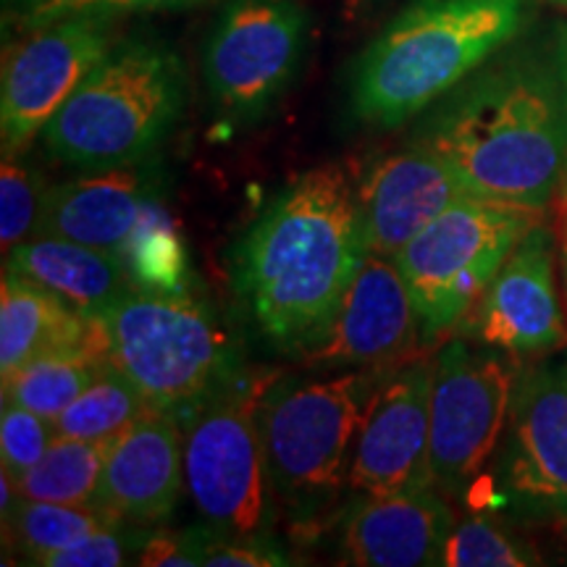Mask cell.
<instances>
[{"label":"cell","mask_w":567,"mask_h":567,"mask_svg":"<svg viewBox=\"0 0 567 567\" xmlns=\"http://www.w3.org/2000/svg\"><path fill=\"white\" fill-rule=\"evenodd\" d=\"M122 260L130 268L134 287L184 292V274H187L184 250L161 200L145 210Z\"/></svg>","instance_id":"484cf974"},{"label":"cell","mask_w":567,"mask_h":567,"mask_svg":"<svg viewBox=\"0 0 567 567\" xmlns=\"http://www.w3.org/2000/svg\"><path fill=\"white\" fill-rule=\"evenodd\" d=\"M258 392L243 375L179 417L184 486L224 536L274 534L279 505L255 417Z\"/></svg>","instance_id":"ba28073f"},{"label":"cell","mask_w":567,"mask_h":567,"mask_svg":"<svg viewBox=\"0 0 567 567\" xmlns=\"http://www.w3.org/2000/svg\"><path fill=\"white\" fill-rule=\"evenodd\" d=\"M467 195L544 210L567 168V19L534 17L410 122Z\"/></svg>","instance_id":"6da1fadb"},{"label":"cell","mask_w":567,"mask_h":567,"mask_svg":"<svg viewBox=\"0 0 567 567\" xmlns=\"http://www.w3.org/2000/svg\"><path fill=\"white\" fill-rule=\"evenodd\" d=\"M563 184H565V195H567V168H565V176H563Z\"/></svg>","instance_id":"74e56055"},{"label":"cell","mask_w":567,"mask_h":567,"mask_svg":"<svg viewBox=\"0 0 567 567\" xmlns=\"http://www.w3.org/2000/svg\"><path fill=\"white\" fill-rule=\"evenodd\" d=\"M436 358H410L381 373L360 425L347 488L394 494L436 488L431 471V386Z\"/></svg>","instance_id":"4fadbf2b"},{"label":"cell","mask_w":567,"mask_h":567,"mask_svg":"<svg viewBox=\"0 0 567 567\" xmlns=\"http://www.w3.org/2000/svg\"><path fill=\"white\" fill-rule=\"evenodd\" d=\"M563 268H565V289H567V224L563 234Z\"/></svg>","instance_id":"d590c367"},{"label":"cell","mask_w":567,"mask_h":567,"mask_svg":"<svg viewBox=\"0 0 567 567\" xmlns=\"http://www.w3.org/2000/svg\"><path fill=\"white\" fill-rule=\"evenodd\" d=\"M384 3H389V0H342V9L347 19H363Z\"/></svg>","instance_id":"836d02e7"},{"label":"cell","mask_w":567,"mask_h":567,"mask_svg":"<svg viewBox=\"0 0 567 567\" xmlns=\"http://www.w3.org/2000/svg\"><path fill=\"white\" fill-rule=\"evenodd\" d=\"M292 565L287 549L274 534L250 536H218L213 544L205 567H281Z\"/></svg>","instance_id":"d6a6232c"},{"label":"cell","mask_w":567,"mask_h":567,"mask_svg":"<svg viewBox=\"0 0 567 567\" xmlns=\"http://www.w3.org/2000/svg\"><path fill=\"white\" fill-rule=\"evenodd\" d=\"M534 17V0H408L354 55L352 116L375 130L410 124Z\"/></svg>","instance_id":"3957f363"},{"label":"cell","mask_w":567,"mask_h":567,"mask_svg":"<svg viewBox=\"0 0 567 567\" xmlns=\"http://www.w3.org/2000/svg\"><path fill=\"white\" fill-rule=\"evenodd\" d=\"M308 34L302 0H221L203 42V82L218 122H260L292 87Z\"/></svg>","instance_id":"9c48e42d"},{"label":"cell","mask_w":567,"mask_h":567,"mask_svg":"<svg viewBox=\"0 0 567 567\" xmlns=\"http://www.w3.org/2000/svg\"><path fill=\"white\" fill-rule=\"evenodd\" d=\"M184 488V439L174 413L147 410L111 439L97 507L116 520L137 526L166 520Z\"/></svg>","instance_id":"e0dca14e"},{"label":"cell","mask_w":567,"mask_h":567,"mask_svg":"<svg viewBox=\"0 0 567 567\" xmlns=\"http://www.w3.org/2000/svg\"><path fill=\"white\" fill-rule=\"evenodd\" d=\"M471 331L478 342L515 358L547 354L567 342L555 281V237L536 221L473 305Z\"/></svg>","instance_id":"9a60e30c"},{"label":"cell","mask_w":567,"mask_h":567,"mask_svg":"<svg viewBox=\"0 0 567 567\" xmlns=\"http://www.w3.org/2000/svg\"><path fill=\"white\" fill-rule=\"evenodd\" d=\"M565 534H567V520H565Z\"/></svg>","instance_id":"f35d334b"},{"label":"cell","mask_w":567,"mask_h":567,"mask_svg":"<svg viewBox=\"0 0 567 567\" xmlns=\"http://www.w3.org/2000/svg\"><path fill=\"white\" fill-rule=\"evenodd\" d=\"M538 213L467 195L394 255L425 344L465 321Z\"/></svg>","instance_id":"52a82bcc"},{"label":"cell","mask_w":567,"mask_h":567,"mask_svg":"<svg viewBox=\"0 0 567 567\" xmlns=\"http://www.w3.org/2000/svg\"><path fill=\"white\" fill-rule=\"evenodd\" d=\"M97 323L45 287L6 268L0 287V375L11 379L27 363L90 342Z\"/></svg>","instance_id":"44dd1931"},{"label":"cell","mask_w":567,"mask_h":567,"mask_svg":"<svg viewBox=\"0 0 567 567\" xmlns=\"http://www.w3.org/2000/svg\"><path fill=\"white\" fill-rule=\"evenodd\" d=\"M151 408L145 394L118 368L109 365L63 413L55 417V434L84 442H105L122 434Z\"/></svg>","instance_id":"d4e9b609"},{"label":"cell","mask_w":567,"mask_h":567,"mask_svg":"<svg viewBox=\"0 0 567 567\" xmlns=\"http://www.w3.org/2000/svg\"><path fill=\"white\" fill-rule=\"evenodd\" d=\"M105 442L55 436L42 460L24 476L13 478L21 499L59 502V505H97L101 478L109 455Z\"/></svg>","instance_id":"603a6c76"},{"label":"cell","mask_w":567,"mask_h":567,"mask_svg":"<svg viewBox=\"0 0 567 567\" xmlns=\"http://www.w3.org/2000/svg\"><path fill=\"white\" fill-rule=\"evenodd\" d=\"M467 197L465 184L442 155L405 140L371 166L358 187L365 250L394 258L431 221Z\"/></svg>","instance_id":"2e32d148"},{"label":"cell","mask_w":567,"mask_h":567,"mask_svg":"<svg viewBox=\"0 0 567 567\" xmlns=\"http://www.w3.org/2000/svg\"><path fill=\"white\" fill-rule=\"evenodd\" d=\"M492 505L523 526L567 520V347L520 368L494 455Z\"/></svg>","instance_id":"30bf717a"},{"label":"cell","mask_w":567,"mask_h":567,"mask_svg":"<svg viewBox=\"0 0 567 567\" xmlns=\"http://www.w3.org/2000/svg\"><path fill=\"white\" fill-rule=\"evenodd\" d=\"M109 363L176 417L243 379L237 354L208 305L184 292L134 287L95 318Z\"/></svg>","instance_id":"8992f818"},{"label":"cell","mask_w":567,"mask_h":567,"mask_svg":"<svg viewBox=\"0 0 567 567\" xmlns=\"http://www.w3.org/2000/svg\"><path fill=\"white\" fill-rule=\"evenodd\" d=\"M116 24L118 19L101 13H74L21 30L24 34L6 51L0 82L3 155L24 153L42 137L71 92L118 40Z\"/></svg>","instance_id":"7c38bea8"},{"label":"cell","mask_w":567,"mask_h":567,"mask_svg":"<svg viewBox=\"0 0 567 567\" xmlns=\"http://www.w3.org/2000/svg\"><path fill=\"white\" fill-rule=\"evenodd\" d=\"M417 339L421 318L394 258L368 252L331 323L292 358L326 371H389L413 358Z\"/></svg>","instance_id":"5bb4252c"},{"label":"cell","mask_w":567,"mask_h":567,"mask_svg":"<svg viewBox=\"0 0 567 567\" xmlns=\"http://www.w3.org/2000/svg\"><path fill=\"white\" fill-rule=\"evenodd\" d=\"M42 0H3L6 11L17 13V17H21V13H27L30 9H34V6H40Z\"/></svg>","instance_id":"e575fe53"},{"label":"cell","mask_w":567,"mask_h":567,"mask_svg":"<svg viewBox=\"0 0 567 567\" xmlns=\"http://www.w3.org/2000/svg\"><path fill=\"white\" fill-rule=\"evenodd\" d=\"M147 534H151L147 526L118 520L109 528L84 536L82 542L71 544L66 549L42 557L38 565L42 567H118V565H126V559L130 557L137 559Z\"/></svg>","instance_id":"f1b7e54d"},{"label":"cell","mask_w":567,"mask_h":567,"mask_svg":"<svg viewBox=\"0 0 567 567\" xmlns=\"http://www.w3.org/2000/svg\"><path fill=\"white\" fill-rule=\"evenodd\" d=\"M210 0H42L27 13H21V30L51 24L55 19L74 17V13H101V17L122 19L130 13H155V11H187Z\"/></svg>","instance_id":"4dcf8cb0"},{"label":"cell","mask_w":567,"mask_h":567,"mask_svg":"<svg viewBox=\"0 0 567 567\" xmlns=\"http://www.w3.org/2000/svg\"><path fill=\"white\" fill-rule=\"evenodd\" d=\"M118 523L97 505H59V502L21 499L6 517V534H11L13 547L27 563L38 565L42 557L53 555ZM126 523V520H124Z\"/></svg>","instance_id":"cb8c5ba5"},{"label":"cell","mask_w":567,"mask_h":567,"mask_svg":"<svg viewBox=\"0 0 567 567\" xmlns=\"http://www.w3.org/2000/svg\"><path fill=\"white\" fill-rule=\"evenodd\" d=\"M455 517L439 488L363 494L339 520V559L358 567H425L442 563Z\"/></svg>","instance_id":"ac0fdd59"},{"label":"cell","mask_w":567,"mask_h":567,"mask_svg":"<svg viewBox=\"0 0 567 567\" xmlns=\"http://www.w3.org/2000/svg\"><path fill=\"white\" fill-rule=\"evenodd\" d=\"M55 425L32 410L13 405L3 400V415H0V452H3V471L13 478L24 476L34 467L53 444Z\"/></svg>","instance_id":"f546056e"},{"label":"cell","mask_w":567,"mask_h":567,"mask_svg":"<svg viewBox=\"0 0 567 567\" xmlns=\"http://www.w3.org/2000/svg\"><path fill=\"white\" fill-rule=\"evenodd\" d=\"M515 354L450 339L436 352L431 386V471L442 494L465 496L505 434L517 384Z\"/></svg>","instance_id":"8fae6325"},{"label":"cell","mask_w":567,"mask_h":567,"mask_svg":"<svg viewBox=\"0 0 567 567\" xmlns=\"http://www.w3.org/2000/svg\"><path fill=\"white\" fill-rule=\"evenodd\" d=\"M218 536L221 530L213 528L210 523L179 530H155L142 544L137 563L142 567H205V557Z\"/></svg>","instance_id":"1f68e13d"},{"label":"cell","mask_w":567,"mask_h":567,"mask_svg":"<svg viewBox=\"0 0 567 567\" xmlns=\"http://www.w3.org/2000/svg\"><path fill=\"white\" fill-rule=\"evenodd\" d=\"M542 557L528 542L509 534L499 523L473 515L457 523L446 536L442 567H528Z\"/></svg>","instance_id":"4316f807"},{"label":"cell","mask_w":567,"mask_h":567,"mask_svg":"<svg viewBox=\"0 0 567 567\" xmlns=\"http://www.w3.org/2000/svg\"><path fill=\"white\" fill-rule=\"evenodd\" d=\"M187 95L182 55L151 34H126L71 92L42 142L55 161L84 172L147 161L179 124Z\"/></svg>","instance_id":"277c9868"},{"label":"cell","mask_w":567,"mask_h":567,"mask_svg":"<svg viewBox=\"0 0 567 567\" xmlns=\"http://www.w3.org/2000/svg\"><path fill=\"white\" fill-rule=\"evenodd\" d=\"M384 371L284 375L255 402L276 505L297 523L326 513L347 488L368 402Z\"/></svg>","instance_id":"5b68a950"},{"label":"cell","mask_w":567,"mask_h":567,"mask_svg":"<svg viewBox=\"0 0 567 567\" xmlns=\"http://www.w3.org/2000/svg\"><path fill=\"white\" fill-rule=\"evenodd\" d=\"M48 184L38 168L19 158L3 155L0 172V243L9 252L21 243L40 237L42 213H45Z\"/></svg>","instance_id":"83f0119b"},{"label":"cell","mask_w":567,"mask_h":567,"mask_svg":"<svg viewBox=\"0 0 567 567\" xmlns=\"http://www.w3.org/2000/svg\"><path fill=\"white\" fill-rule=\"evenodd\" d=\"M6 268L24 276L95 321L134 289L118 255L61 237H34L6 252Z\"/></svg>","instance_id":"ffe728a7"},{"label":"cell","mask_w":567,"mask_h":567,"mask_svg":"<svg viewBox=\"0 0 567 567\" xmlns=\"http://www.w3.org/2000/svg\"><path fill=\"white\" fill-rule=\"evenodd\" d=\"M161 182L158 166L147 158L53 184L40 237L71 239L122 258L145 210L158 200Z\"/></svg>","instance_id":"d6986e66"},{"label":"cell","mask_w":567,"mask_h":567,"mask_svg":"<svg viewBox=\"0 0 567 567\" xmlns=\"http://www.w3.org/2000/svg\"><path fill=\"white\" fill-rule=\"evenodd\" d=\"M547 3H551V6H555V9L567 13V0H547Z\"/></svg>","instance_id":"8d00e7d4"},{"label":"cell","mask_w":567,"mask_h":567,"mask_svg":"<svg viewBox=\"0 0 567 567\" xmlns=\"http://www.w3.org/2000/svg\"><path fill=\"white\" fill-rule=\"evenodd\" d=\"M109 365L97 329L90 342L42 354L6 379L3 400L55 421Z\"/></svg>","instance_id":"7402d4cb"},{"label":"cell","mask_w":567,"mask_h":567,"mask_svg":"<svg viewBox=\"0 0 567 567\" xmlns=\"http://www.w3.org/2000/svg\"><path fill=\"white\" fill-rule=\"evenodd\" d=\"M368 255L358 189L339 166L279 189L234 255V289L260 337L295 354L334 318Z\"/></svg>","instance_id":"7a4b0ae2"}]
</instances>
